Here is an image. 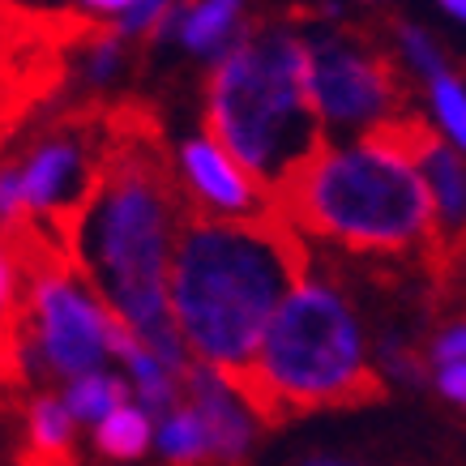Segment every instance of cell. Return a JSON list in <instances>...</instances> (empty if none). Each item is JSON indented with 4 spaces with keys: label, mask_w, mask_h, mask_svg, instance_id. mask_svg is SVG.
<instances>
[{
    "label": "cell",
    "mask_w": 466,
    "mask_h": 466,
    "mask_svg": "<svg viewBox=\"0 0 466 466\" xmlns=\"http://www.w3.org/2000/svg\"><path fill=\"white\" fill-rule=\"evenodd\" d=\"M274 210L299 236H321L364 257L420 253L441 266L445 223L437 214L432 188L415 167H398L368 150H325L299 176Z\"/></svg>",
    "instance_id": "5b68a950"
},
{
    "label": "cell",
    "mask_w": 466,
    "mask_h": 466,
    "mask_svg": "<svg viewBox=\"0 0 466 466\" xmlns=\"http://www.w3.org/2000/svg\"><path fill=\"white\" fill-rule=\"evenodd\" d=\"M312 52V90L325 125L360 128L402 116L410 103V82L381 43L364 26L317 30Z\"/></svg>",
    "instance_id": "ba28073f"
},
{
    "label": "cell",
    "mask_w": 466,
    "mask_h": 466,
    "mask_svg": "<svg viewBox=\"0 0 466 466\" xmlns=\"http://www.w3.org/2000/svg\"><path fill=\"white\" fill-rule=\"evenodd\" d=\"M437 390H441L445 398H450V402L466 407V364H450V368H441Z\"/></svg>",
    "instance_id": "ac0fdd59"
},
{
    "label": "cell",
    "mask_w": 466,
    "mask_h": 466,
    "mask_svg": "<svg viewBox=\"0 0 466 466\" xmlns=\"http://www.w3.org/2000/svg\"><path fill=\"white\" fill-rule=\"evenodd\" d=\"M180 176L201 206H218V210H227V214L269 210V201L261 198V188L248 180V171L236 167L210 137H193V142L180 146Z\"/></svg>",
    "instance_id": "9c48e42d"
},
{
    "label": "cell",
    "mask_w": 466,
    "mask_h": 466,
    "mask_svg": "<svg viewBox=\"0 0 466 466\" xmlns=\"http://www.w3.org/2000/svg\"><path fill=\"white\" fill-rule=\"evenodd\" d=\"M86 9H95V14H128L137 0H82Z\"/></svg>",
    "instance_id": "ffe728a7"
},
{
    "label": "cell",
    "mask_w": 466,
    "mask_h": 466,
    "mask_svg": "<svg viewBox=\"0 0 466 466\" xmlns=\"http://www.w3.org/2000/svg\"><path fill=\"white\" fill-rule=\"evenodd\" d=\"M462 244H466V223H462Z\"/></svg>",
    "instance_id": "7402d4cb"
},
{
    "label": "cell",
    "mask_w": 466,
    "mask_h": 466,
    "mask_svg": "<svg viewBox=\"0 0 466 466\" xmlns=\"http://www.w3.org/2000/svg\"><path fill=\"white\" fill-rule=\"evenodd\" d=\"M424 167H428V188H432L441 223L445 227L462 223V214H466V167H462V158L441 146Z\"/></svg>",
    "instance_id": "5bb4252c"
},
{
    "label": "cell",
    "mask_w": 466,
    "mask_h": 466,
    "mask_svg": "<svg viewBox=\"0 0 466 466\" xmlns=\"http://www.w3.org/2000/svg\"><path fill=\"white\" fill-rule=\"evenodd\" d=\"M65 407H69L73 420L99 428L112 410L128 407V385L120 381V377H112V372H86V377L69 381V390H65Z\"/></svg>",
    "instance_id": "4fadbf2b"
},
{
    "label": "cell",
    "mask_w": 466,
    "mask_h": 466,
    "mask_svg": "<svg viewBox=\"0 0 466 466\" xmlns=\"http://www.w3.org/2000/svg\"><path fill=\"white\" fill-rule=\"evenodd\" d=\"M95 450L107 462H137L150 450V415L142 407H120L95 428Z\"/></svg>",
    "instance_id": "7c38bea8"
},
{
    "label": "cell",
    "mask_w": 466,
    "mask_h": 466,
    "mask_svg": "<svg viewBox=\"0 0 466 466\" xmlns=\"http://www.w3.org/2000/svg\"><path fill=\"white\" fill-rule=\"evenodd\" d=\"M432 82V103H437L441 120L450 128L458 146L466 150V86L453 77V73H437V77H428Z\"/></svg>",
    "instance_id": "9a60e30c"
},
{
    "label": "cell",
    "mask_w": 466,
    "mask_h": 466,
    "mask_svg": "<svg viewBox=\"0 0 466 466\" xmlns=\"http://www.w3.org/2000/svg\"><path fill=\"white\" fill-rule=\"evenodd\" d=\"M223 385L261 428L296 424L317 410L377 407L390 398L385 377L364 360V329L351 304L312 279L287 296L253 364Z\"/></svg>",
    "instance_id": "277c9868"
},
{
    "label": "cell",
    "mask_w": 466,
    "mask_h": 466,
    "mask_svg": "<svg viewBox=\"0 0 466 466\" xmlns=\"http://www.w3.org/2000/svg\"><path fill=\"white\" fill-rule=\"evenodd\" d=\"M296 466H364V462H355V458H342V453L309 450L304 458H296Z\"/></svg>",
    "instance_id": "d6986e66"
},
{
    "label": "cell",
    "mask_w": 466,
    "mask_h": 466,
    "mask_svg": "<svg viewBox=\"0 0 466 466\" xmlns=\"http://www.w3.org/2000/svg\"><path fill=\"white\" fill-rule=\"evenodd\" d=\"M441 133L428 125L424 116L402 112L390 116V120H377L360 133V150L385 158V163H398V167H420L441 150Z\"/></svg>",
    "instance_id": "30bf717a"
},
{
    "label": "cell",
    "mask_w": 466,
    "mask_h": 466,
    "mask_svg": "<svg viewBox=\"0 0 466 466\" xmlns=\"http://www.w3.org/2000/svg\"><path fill=\"white\" fill-rule=\"evenodd\" d=\"M432 360H437L441 368H450V364H466V321L450 325L445 334H441L437 342H432Z\"/></svg>",
    "instance_id": "e0dca14e"
},
{
    "label": "cell",
    "mask_w": 466,
    "mask_h": 466,
    "mask_svg": "<svg viewBox=\"0 0 466 466\" xmlns=\"http://www.w3.org/2000/svg\"><path fill=\"white\" fill-rule=\"evenodd\" d=\"M95 26L77 9L0 0V146L73 86V56Z\"/></svg>",
    "instance_id": "52a82bcc"
},
{
    "label": "cell",
    "mask_w": 466,
    "mask_h": 466,
    "mask_svg": "<svg viewBox=\"0 0 466 466\" xmlns=\"http://www.w3.org/2000/svg\"><path fill=\"white\" fill-rule=\"evenodd\" d=\"M103 150H107V103L82 99L43 120L26 155L14 158L22 176L26 218L65 253L77 240L103 184Z\"/></svg>",
    "instance_id": "8992f818"
},
{
    "label": "cell",
    "mask_w": 466,
    "mask_h": 466,
    "mask_svg": "<svg viewBox=\"0 0 466 466\" xmlns=\"http://www.w3.org/2000/svg\"><path fill=\"white\" fill-rule=\"evenodd\" d=\"M398 39H402V52H407L420 69L428 73V77H437V73H445V60H441L437 43L428 39L420 26H407V22H398Z\"/></svg>",
    "instance_id": "2e32d148"
},
{
    "label": "cell",
    "mask_w": 466,
    "mask_h": 466,
    "mask_svg": "<svg viewBox=\"0 0 466 466\" xmlns=\"http://www.w3.org/2000/svg\"><path fill=\"white\" fill-rule=\"evenodd\" d=\"M441 5H445V9H450V14H458L466 22V0H441Z\"/></svg>",
    "instance_id": "44dd1931"
},
{
    "label": "cell",
    "mask_w": 466,
    "mask_h": 466,
    "mask_svg": "<svg viewBox=\"0 0 466 466\" xmlns=\"http://www.w3.org/2000/svg\"><path fill=\"white\" fill-rule=\"evenodd\" d=\"M309 244L279 210L210 214L188 201L167 279L184 347L223 381L244 372L287 296L309 283Z\"/></svg>",
    "instance_id": "7a4b0ae2"
},
{
    "label": "cell",
    "mask_w": 466,
    "mask_h": 466,
    "mask_svg": "<svg viewBox=\"0 0 466 466\" xmlns=\"http://www.w3.org/2000/svg\"><path fill=\"white\" fill-rule=\"evenodd\" d=\"M188 201L198 198L171 163L155 107L142 99L107 103L103 184L69 257L95 299H103L176 377L193 364L167 291L171 248Z\"/></svg>",
    "instance_id": "6da1fadb"
},
{
    "label": "cell",
    "mask_w": 466,
    "mask_h": 466,
    "mask_svg": "<svg viewBox=\"0 0 466 466\" xmlns=\"http://www.w3.org/2000/svg\"><path fill=\"white\" fill-rule=\"evenodd\" d=\"M240 9L244 0H193V9L180 26V43L198 56H223L240 35Z\"/></svg>",
    "instance_id": "8fae6325"
},
{
    "label": "cell",
    "mask_w": 466,
    "mask_h": 466,
    "mask_svg": "<svg viewBox=\"0 0 466 466\" xmlns=\"http://www.w3.org/2000/svg\"><path fill=\"white\" fill-rule=\"evenodd\" d=\"M206 137L248 171L274 210V201L329 150L309 39L269 17L244 22L206 73Z\"/></svg>",
    "instance_id": "3957f363"
}]
</instances>
